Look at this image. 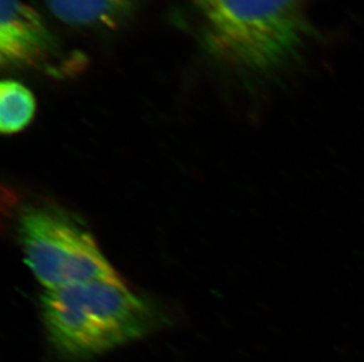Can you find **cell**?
<instances>
[{
  "label": "cell",
  "instance_id": "cell-4",
  "mask_svg": "<svg viewBox=\"0 0 364 362\" xmlns=\"http://www.w3.org/2000/svg\"><path fill=\"white\" fill-rule=\"evenodd\" d=\"M0 62L3 69L41 65L57 41L41 14L23 0H0Z\"/></svg>",
  "mask_w": 364,
  "mask_h": 362
},
{
  "label": "cell",
  "instance_id": "cell-5",
  "mask_svg": "<svg viewBox=\"0 0 364 362\" xmlns=\"http://www.w3.org/2000/svg\"><path fill=\"white\" fill-rule=\"evenodd\" d=\"M48 11L75 28H112L122 24L141 0H44Z\"/></svg>",
  "mask_w": 364,
  "mask_h": 362
},
{
  "label": "cell",
  "instance_id": "cell-2",
  "mask_svg": "<svg viewBox=\"0 0 364 362\" xmlns=\"http://www.w3.org/2000/svg\"><path fill=\"white\" fill-rule=\"evenodd\" d=\"M209 43L237 69L272 75L302 58L314 37L306 0H193Z\"/></svg>",
  "mask_w": 364,
  "mask_h": 362
},
{
  "label": "cell",
  "instance_id": "cell-6",
  "mask_svg": "<svg viewBox=\"0 0 364 362\" xmlns=\"http://www.w3.org/2000/svg\"><path fill=\"white\" fill-rule=\"evenodd\" d=\"M36 99L21 82L4 80L0 85V130L10 136L24 130L36 114Z\"/></svg>",
  "mask_w": 364,
  "mask_h": 362
},
{
  "label": "cell",
  "instance_id": "cell-3",
  "mask_svg": "<svg viewBox=\"0 0 364 362\" xmlns=\"http://www.w3.org/2000/svg\"><path fill=\"white\" fill-rule=\"evenodd\" d=\"M25 261L48 290L87 281L125 283L76 219L51 206H28L18 219Z\"/></svg>",
  "mask_w": 364,
  "mask_h": 362
},
{
  "label": "cell",
  "instance_id": "cell-1",
  "mask_svg": "<svg viewBox=\"0 0 364 362\" xmlns=\"http://www.w3.org/2000/svg\"><path fill=\"white\" fill-rule=\"evenodd\" d=\"M41 315L59 356L82 361L144 338L161 324L154 305L125 283L87 281L46 290Z\"/></svg>",
  "mask_w": 364,
  "mask_h": 362
}]
</instances>
